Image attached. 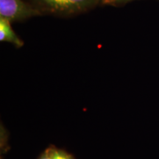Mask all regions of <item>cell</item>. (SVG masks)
<instances>
[{"mask_svg":"<svg viewBox=\"0 0 159 159\" xmlns=\"http://www.w3.org/2000/svg\"><path fill=\"white\" fill-rule=\"evenodd\" d=\"M41 14L71 16L93 9L99 0H27Z\"/></svg>","mask_w":159,"mask_h":159,"instance_id":"obj_1","label":"cell"},{"mask_svg":"<svg viewBox=\"0 0 159 159\" xmlns=\"http://www.w3.org/2000/svg\"><path fill=\"white\" fill-rule=\"evenodd\" d=\"M41 15L35 7L25 0H0V18L11 23Z\"/></svg>","mask_w":159,"mask_h":159,"instance_id":"obj_2","label":"cell"},{"mask_svg":"<svg viewBox=\"0 0 159 159\" xmlns=\"http://www.w3.org/2000/svg\"><path fill=\"white\" fill-rule=\"evenodd\" d=\"M0 41L12 43L18 48H21L24 46L22 40L12 28L11 23L2 18H0Z\"/></svg>","mask_w":159,"mask_h":159,"instance_id":"obj_3","label":"cell"},{"mask_svg":"<svg viewBox=\"0 0 159 159\" xmlns=\"http://www.w3.org/2000/svg\"><path fill=\"white\" fill-rule=\"evenodd\" d=\"M46 150L47 151L51 159H75L70 154L54 147L47 148Z\"/></svg>","mask_w":159,"mask_h":159,"instance_id":"obj_4","label":"cell"},{"mask_svg":"<svg viewBox=\"0 0 159 159\" xmlns=\"http://www.w3.org/2000/svg\"><path fill=\"white\" fill-rule=\"evenodd\" d=\"M136 0H99V5H110V6H122L130 2Z\"/></svg>","mask_w":159,"mask_h":159,"instance_id":"obj_5","label":"cell"},{"mask_svg":"<svg viewBox=\"0 0 159 159\" xmlns=\"http://www.w3.org/2000/svg\"><path fill=\"white\" fill-rule=\"evenodd\" d=\"M39 159H51L50 157H49L48 152H47V150H45V152L40 156V158Z\"/></svg>","mask_w":159,"mask_h":159,"instance_id":"obj_6","label":"cell"}]
</instances>
